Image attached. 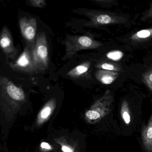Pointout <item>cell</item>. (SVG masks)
Here are the masks:
<instances>
[{
    "label": "cell",
    "mask_w": 152,
    "mask_h": 152,
    "mask_svg": "<svg viewBox=\"0 0 152 152\" xmlns=\"http://www.w3.org/2000/svg\"><path fill=\"white\" fill-rule=\"evenodd\" d=\"M0 91L1 104L3 103L4 108L7 104L9 109L17 110L26 100L25 93L23 89L4 76L1 77Z\"/></svg>",
    "instance_id": "1"
},
{
    "label": "cell",
    "mask_w": 152,
    "mask_h": 152,
    "mask_svg": "<svg viewBox=\"0 0 152 152\" xmlns=\"http://www.w3.org/2000/svg\"><path fill=\"white\" fill-rule=\"evenodd\" d=\"M113 99V95L111 91H107L85 112L84 117L87 122L96 123L107 115L111 111Z\"/></svg>",
    "instance_id": "2"
},
{
    "label": "cell",
    "mask_w": 152,
    "mask_h": 152,
    "mask_svg": "<svg viewBox=\"0 0 152 152\" xmlns=\"http://www.w3.org/2000/svg\"><path fill=\"white\" fill-rule=\"evenodd\" d=\"M31 52L37 72L47 70L49 56L47 38L44 33L38 34Z\"/></svg>",
    "instance_id": "3"
},
{
    "label": "cell",
    "mask_w": 152,
    "mask_h": 152,
    "mask_svg": "<svg viewBox=\"0 0 152 152\" xmlns=\"http://www.w3.org/2000/svg\"><path fill=\"white\" fill-rule=\"evenodd\" d=\"M101 45L99 42L88 36H68L65 42L66 54L64 59L72 57L80 50L96 48Z\"/></svg>",
    "instance_id": "4"
},
{
    "label": "cell",
    "mask_w": 152,
    "mask_h": 152,
    "mask_svg": "<svg viewBox=\"0 0 152 152\" xmlns=\"http://www.w3.org/2000/svg\"><path fill=\"white\" fill-rule=\"evenodd\" d=\"M9 65L11 69L15 71L28 74L37 73L31 50L27 45L18 59L13 63H9Z\"/></svg>",
    "instance_id": "5"
},
{
    "label": "cell",
    "mask_w": 152,
    "mask_h": 152,
    "mask_svg": "<svg viewBox=\"0 0 152 152\" xmlns=\"http://www.w3.org/2000/svg\"><path fill=\"white\" fill-rule=\"evenodd\" d=\"M19 26L26 45L32 50L36 41L37 20L34 18L22 17L19 19Z\"/></svg>",
    "instance_id": "6"
},
{
    "label": "cell",
    "mask_w": 152,
    "mask_h": 152,
    "mask_svg": "<svg viewBox=\"0 0 152 152\" xmlns=\"http://www.w3.org/2000/svg\"><path fill=\"white\" fill-rule=\"evenodd\" d=\"M0 46L7 57L14 59L17 56V49L14 45L13 38L8 27L2 28L0 37Z\"/></svg>",
    "instance_id": "7"
},
{
    "label": "cell",
    "mask_w": 152,
    "mask_h": 152,
    "mask_svg": "<svg viewBox=\"0 0 152 152\" xmlns=\"http://www.w3.org/2000/svg\"><path fill=\"white\" fill-rule=\"evenodd\" d=\"M56 106V99L55 98L50 99L41 109L37 115L36 124L41 126L47 122L54 113Z\"/></svg>",
    "instance_id": "8"
},
{
    "label": "cell",
    "mask_w": 152,
    "mask_h": 152,
    "mask_svg": "<svg viewBox=\"0 0 152 152\" xmlns=\"http://www.w3.org/2000/svg\"><path fill=\"white\" fill-rule=\"evenodd\" d=\"M141 138L146 151L152 152V114L147 124L142 128Z\"/></svg>",
    "instance_id": "9"
},
{
    "label": "cell",
    "mask_w": 152,
    "mask_h": 152,
    "mask_svg": "<svg viewBox=\"0 0 152 152\" xmlns=\"http://www.w3.org/2000/svg\"><path fill=\"white\" fill-rule=\"evenodd\" d=\"M119 73L99 69L96 72L95 76L97 80L104 84L109 85L113 83L119 76Z\"/></svg>",
    "instance_id": "10"
},
{
    "label": "cell",
    "mask_w": 152,
    "mask_h": 152,
    "mask_svg": "<svg viewBox=\"0 0 152 152\" xmlns=\"http://www.w3.org/2000/svg\"><path fill=\"white\" fill-rule=\"evenodd\" d=\"M91 64L85 62L73 68L67 73V75L73 79H78L86 75L90 68Z\"/></svg>",
    "instance_id": "11"
},
{
    "label": "cell",
    "mask_w": 152,
    "mask_h": 152,
    "mask_svg": "<svg viewBox=\"0 0 152 152\" xmlns=\"http://www.w3.org/2000/svg\"><path fill=\"white\" fill-rule=\"evenodd\" d=\"M56 142L61 146L63 152H80L76 145L73 141L64 137H61L55 139Z\"/></svg>",
    "instance_id": "12"
},
{
    "label": "cell",
    "mask_w": 152,
    "mask_h": 152,
    "mask_svg": "<svg viewBox=\"0 0 152 152\" xmlns=\"http://www.w3.org/2000/svg\"><path fill=\"white\" fill-rule=\"evenodd\" d=\"M92 21L94 23L98 25L110 24L117 22L115 18L107 14H101L94 17Z\"/></svg>",
    "instance_id": "13"
},
{
    "label": "cell",
    "mask_w": 152,
    "mask_h": 152,
    "mask_svg": "<svg viewBox=\"0 0 152 152\" xmlns=\"http://www.w3.org/2000/svg\"><path fill=\"white\" fill-rule=\"evenodd\" d=\"M121 114L122 119L126 125H129L131 120L130 111L129 104L126 100L124 99L122 102L121 105Z\"/></svg>",
    "instance_id": "14"
},
{
    "label": "cell",
    "mask_w": 152,
    "mask_h": 152,
    "mask_svg": "<svg viewBox=\"0 0 152 152\" xmlns=\"http://www.w3.org/2000/svg\"><path fill=\"white\" fill-rule=\"evenodd\" d=\"M152 37V29H145L137 32L132 36V40L141 41Z\"/></svg>",
    "instance_id": "15"
},
{
    "label": "cell",
    "mask_w": 152,
    "mask_h": 152,
    "mask_svg": "<svg viewBox=\"0 0 152 152\" xmlns=\"http://www.w3.org/2000/svg\"><path fill=\"white\" fill-rule=\"evenodd\" d=\"M97 67L102 70L112 72H120L121 71V66L115 64L111 63H104L99 64L97 66Z\"/></svg>",
    "instance_id": "16"
},
{
    "label": "cell",
    "mask_w": 152,
    "mask_h": 152,
    "mask_svg": "<svg viewBox=\"0 0 152 152\" xmlns=\"http://www.w3.org/2000/svg\"><path fill=\"white\" fill-rule=\"evenodd\" d=\"M124 55L123 52L121 50H114L108 52L106 54V56L108 59L113 61H119L123 57Z\"/></svg>",
    "instance_id": "17"
},
{
    "label": "cell",
    "mask_w": 152,
    "mask_h": 152,
    "mask_svg": "<svg viewBox=\"0 0 152 152\" xmlns=\"http://www.w3.org/2000/svg\"><path fill=\"white\" fill-rule=\"evenodd\" d=\"M30 6L39 8H43L46 6V1L45 0H30L27 1Z\"/></svg>",
    "instance_id": "18"
},
{
    "label": "cell",
    "mask_w": 152,
    "mask_h": 152,
    "mask_svg": "<svg viewBox=\"0 0 152 152\" xmlns=\"http://www.w3.org/2000/svg\"><path fill=\"white\" fill-rule=\"evenodd\" d=\"M143 79L146 85L152 91V70L145 74L143 76Z\"/></svg>",
    "instance_id": "19"
},
{
    "label": "cell",
    "mask_w": 152,
    "mask_h": 152,
    "mask_svg": "<svg viewBox=\"0 0 152 152\" xmlns=\"http://www.w3.org/2000/svg\"><path fill=\"white\" fill-rule=\"evenodd\" d=\"M150 14H151V15H152V10H151V11H150Z\"/></svg>",
    "instance_id": "20"
}]
</instances>
